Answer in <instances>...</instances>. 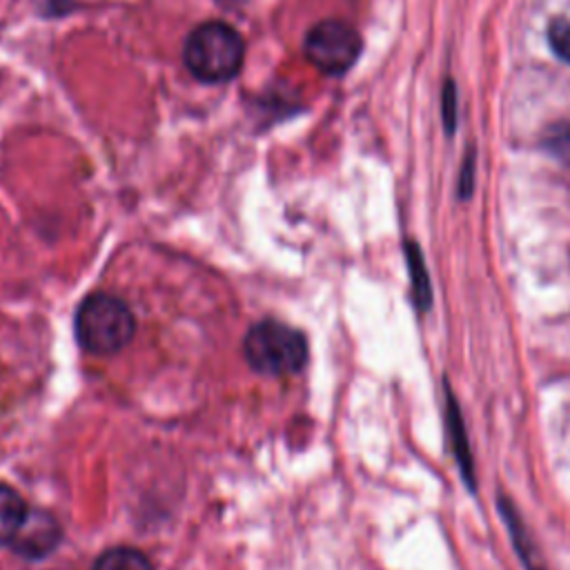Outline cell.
I'll use <instances>...</instances> for the list:
<instances>
[{
	"mask_svg": "<svg viewBox=\"0 0 570 570\" xmlns=\"http://www.w3.org/2000/svg\"><path fill=\"white\" fill-rule=\"evenodd\" d=\"M187 71L207 85H220L238 76L245 62L243 36L223 20H209L189 31L183 45Z\"/></svg>",
	"mask_w": 570,
	"mask_h": 570,
	"instance_id": "6da1fadb",
	"label": "cell"
},
{
	"mask_svg": "<svg viewBox=\"0 0 570 570\" xmlns=\"http://www.w3.org/2000/svg\"><path fill=\"white\" fill-rule=\"evenodd\" d=\"M136 330L129 305L111 294L94 292L85 296L76 312V336L89 354H114L122 350Z\"/></svg>",
	"mask_w": 570,
	"mask_h": 570,
	"instance_id": "7a4b0ae2",
	"label": "cell"
},
{
	"mask_svg": "<svg viewBox=\"0 0 570 570\" xmlns=\"http://www.w3.org/2000/svg\"><path fill=\"white\" fill-rule=\"evenodd\" d=\"M243 354L252 370L267 376L294 374L307 363V341L303 332L276 321L254 323L243 338Z\"/></svg>",
	"mask_w": 570,
	"mask_h": 570,
	"instance_id": "3957f363",
	"label": "cell"
},
{
	"mask_svg": "<svg viewBox=\"0 0 570 570\" xmlns=\"http://www.w3.org/2000/svg\"><path fill=\"white\" fill-rule=\"evenodd\" d=\"M303 51L321 73L341 76L356 62L361 53V36L352 24L327 18L307 31Z\"/></svg>",
	"mask_w": 570,
	"mask_h": 570,
	"instance_id": "277c9868",
	"label": "cell"
},
{
	"mask_svg": "<svg viewBox=\"0 0 570 570\" xmlns=\"http://www.w3.org/2000/svg\"><path fill=\"white\" fill-rule=\"evenodd\" d=\"M60 523L53 514L45 510H27L24 521L20 523L16 537L11 539V548L27 559H40L47 557L60 541Z\"/></svg>",
	"mask_w": 570,
	"mask_h": 570,
	"instance_id": "5b68a950",
	"label": "cell"
},
{
	"mask_svg": "<svg viewBox=\"0 0 570 570\" xmlns=\"http://www.w3.org/2000/svg\"><path fill=\"white\" fill-rule=\"evenodd\" d=\"M27 503L18 490L0 483V546H9L27 517Z\"/></svg>",
	"mask_w": 570,
	"mask_h": 570,
	"instance_id": "8992f818",
	"label": "cell"
},
{
	"mask_svg": "<svg viewBox=\"0 0 570 570\" xmlns=\"http://www.w3.org/2000/svg\"><path fill=\"white\" fill-rule=\"evenodd\" d=\"M91 570H154V563L149 557L136 548L129 546H116L105 550L96 561Z\"/></svg>",
	"mask_w": 570,
	"mask_h": 570,
	"instance_id": "52a82bcc",
	"label": "cell"
},
{
	"mask_svg": "<svg viewBox=\"0 0 570 570\" xmlns=\"http://www.w3.org/2000/svg\"><path fill=\"white\" fill-rule=\"evenodd\" d=\"M405 254H407V267H410V276H412V289H414V301L421 309L430 307V298H432V289H430V278H428V269L423 263V256L419 252V247L414 243H405Z\"/></svg>",
	"mask_w": 570,
	"mask_h": 570,
	"instance_id": "ba28073f",
	"label": "cell"
},
{
	"mask_svg": "<svg viewBox=\"0 0 570 570\" xmlns=\"http://www.w3.org/2000/svg\"><path fill=\"white\" fill-rule=\"evenodd\" d=\"M448 423H450V434L454 441V452H456L459 465H461L465 479L472 483V461H470V450L465 443V430H463V423H461V416H459V410H456V403L452 396L448 403Z\"/></svg>",
	"mask_w": 570,
	"mask_h": 570,
	"instance_id": "9c48e42d",
	"label": "cell"
},
{
	"mask_svg": "<svg viewBox=\"0 0 570 570\" xmlns=\"http://www.w3.org/2000/svg\"><path fill=\"white\" fill-rule=\"evenodd\" d=\"M548 38L554 53L570 62V18H557L548 29Z\"/></svg>",
	"mask_w": 570,
	"mask_h": 570,
	"instance_id": "30bf717a",
	"label": "cell"
},
{
	"mask_svg": "<svg viewBox=\"0 0 570 570\" xmlns=\"http://www.w3.org/2000/svg\"><path fill=\"white\" fill-rule=\"evenodd\" d=\"M454 87H452V82H448L445 87H443V120H445V127H448V131H452L454 129Z\"/></svg>",
	"mask_w": 570,
	"mask_h": 570,
	"instance_id": "8fae6325",
	"label": "cell"
}]
</instances>
